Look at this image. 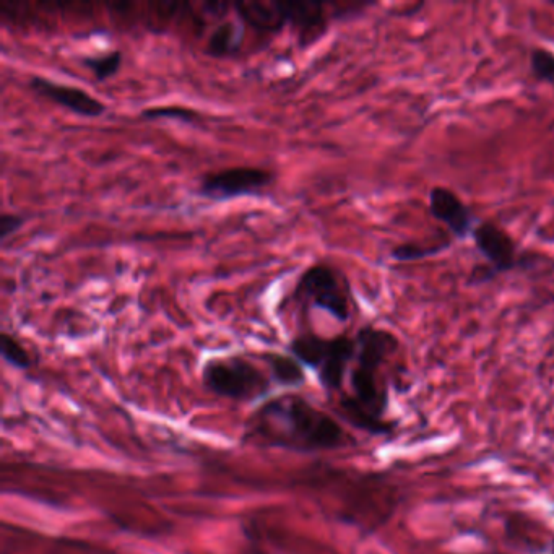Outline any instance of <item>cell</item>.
<instances>
[{"label":"cell","instance_id":"7c38bea8","mask_svg":"<svg viewBox=\"0 0 554 554\" xmlns=\"http://www.w3.org/2000/svg\"><path fill=\"white\" fill-rule=\"evenodd\" d=\"M262 360L269 364L273 382L280 386L299 387L306 382V371L295 356L270 351L262 355Z\"/></svg>","mask_w":554,"mask_h":554},{"label":"cell","instance_id":"4fadbf2b","mask_svg":"<svg viewBox=\"0 0 554 554\" xmlns=\"http://www.w3.org/2000/svg\"><path fill=\"white\" fill-rule=\"evenodd\" d=\"M243 44V31L239 30L238 25L233 22H223L212 31L208 36L207 51L208 56L228 57L233 56Z\"/></svg>","mask_w":554,"mask_h":554},{"label":"cell","instance_id":"6da1fadb","mask_svg":"<svg viewBox=\"0 0 554 554\" xmlns=\"http://www.w3.org/2000/svg\"><path fill=\"white\" fill-rule=\"evenodd\" d=\"M247 441L298 452L335 451L348 436L334 416L299 395L269 400L246 421Z\"/></svg>","mask_w":554,"mask_h":554},{"label":"cell","instance_id":"277c9868","mask_svg":"<svg viewBox=\"0 0 554 554\" xmlns=\"http://www.w3.org/2000/svg\"><path fill=\"white\" fill-rule=\"evenodd\" d=\"M293 298L298 303L324 309L337 321L347 322L350 319L353 303L350 283L332 265L319 262L304 269L296 282Z\"/></svg>","mask_w":554,"mask_h":554},{"label":"cell","instance_id":"d6986e66","mask_svg":"<svg viewBox=\"0 0 554 554\" xmlns=\"http://www.w3.org/2000/svg\"><path fill=\"white\" fill-rule=\"evenodd\" d=\"M26 223L25 215L20 213H4L0 217V241L5 243L7 239L12 238L13 234L22 230L23 225Z\"/></svg>","mask_w":554,"mask_h":554},{"label":"cell","instance_id":"8992f818","mask_svg":"<svg viewBox=\"0 0 554 554\" xmlns=\"http://www.w3.org/2000/svg\"><path fill=\"white\" fill-rule=\"evenodd\" d=\"M275 181V173L260 166H231L202 176L199 194L205 199L225 202L243 195H259Z\"/></svg>","mask_w":554,"mask_h":554},{"label":"cell","instance_id":"ac0fdd59","mask_svg":"<svg viewBox=\"0 0 554 554\" xmlns=\"http://www.w3.org/2000/svg\"><path fill=\"white\" fill-rule=\"evenodd\" d=\"M143 119L153 121V119H178L182 122H195L199 117L197 113L189 108L181 106H160V108H148L142 113Z\"/></svg>","mask_w":554,"mask_h":554},{"label":"cell","instance_id":"52a82bcc","mask_svg":"<svg viewBox=\"0 0 554 554\" xmlns=\"http://www.w3.org/2000/svg\"><path fill=\"white\" fill-rule=\"evenodd\" d=\"M28 87L31 91H35L36 95L59 104L77 116L100 117L108 109L100 98L90 95L87 90L74 87L69 83L54 82L41 75H33L28 82Z\"/></svg>","mask_w":554,"mask_h":554},{"label":"cell","instance_id":"5b68a950","mask_svg":"<svg viewBox=\"0 0 554 554\" xmlns=\"http://www.w3.org/2000/svg\"><path fill=\"white\" fill-rule=\"evenodd\" d=\"M472 238L478 254L485 259L486 264L475 265L468 280L470 285H485L503 273L525 269L530 265L529 259L520 254L511 234L494 221H478Z\"/></svg>","mask_w":554,"mask_h":554},{"label":"cell","instance_id":"2e32d148","mask_svg":"<svg viewBox=\"0 0 554 554\" xmlns=\"http://www.w3.org/2000/svg\"><path fill=\"white\" fill-rule=\"evenodd\" d=\"M0 355L4 358L5 363H9L12 368L22 369V371L31 368V364H33L28 350L18 342V338L13 337L9 332L0 334Z\"/></svg>","mask_w":554,"mask_h":554},{"label":"cell","instance_id":"3957f363","mask_svg":"<svg viewBox=\"0 0 554 554\" xmlns=\"http://www.w3.org/2000/svg\"><path fill=\"white\" fill-rule=\"evenodd\" d=\"M202 382L212 394L251 402L269 394L270 379L244 356L212 358L204 364Z\"/></svg>","mask_w":554,"mask_h":554},{"label":"cell","instance_id":"ffe728a7","mask_svg":"<svg viewBox=\"0 0 554 554\" xmlns=\"http://www.w3.org/2000/svg\"><path fill=\"white\" fill-rule=\"evenodd\" d=\"M550 554H554V537H553V540H551V553Z\"/></svg>","mask_w":554,"mask_h":554},{"label":"cell","instance_id":"8fae6325","mask_svg":"<svg viewBox=\"0 0 554 554\" xmlns=\"http://www.w3.org/2000/svg\"><path fill=\"white\" fill-rule=\"evenodd\" d=\"M327 348H329V338L312 334V332L296 335L288 343V350H290L291 355L295 356L296 360L303 366H309V368L316 369V371L321 368Z\"/></svg>","mask_w":554,"mask_h":554},{"label":"cell","instance_id":"30bf717a","mask_svg":"<svg viewBox=\"0 0 554 554\" xmlns=\"http://www.w3.org/2000/svg\"><path fill=\"white\" fill-rule=\"evenodd\" d=\"M239 17L243 18L247 25L254 26L257 30L278 31L288 23L286 17V4H260V2H246L236 5Z\"/></svg>","mask_w":554,"mask_h":554},{"label":"cell","instance_id":"7a4b0ae2","mask_svg":"<svg viewBox=\"0 0 554 554\" xmlns=\"http://www.w3.org/2000/svg\"><path fill=\"white\" fill-rule=\"evenodd\" d=\"M355 340V368L350 376L353 395L340 400V412L364 433L386 436L394 431L395 425L386 420L389 392L379 382V371L399 350V338L390 330L364 325Z\"/></svg>","mask_w":554,"mask_h":554},{"label":"cell","instance_id":"9a60e30c","mask_svg":"<svg viewBox=\"0 0 554 554\" xmlns=\"http://www.w3.org/2000/svg\"><path fill=\"white\" fill-rule=\"evenodd\" d=\"M451 247L449 243L433 244V246H423V244L405 243L395 246L390 251V257L395 262L405 264V262H415V260H425L429 257L439 256L442 252Z\"/></svg>","mask_w":554,"mask_h":554},{"label":"cell","instance_id":"5bb4252c","mask_svg":"<svg viewBox=\"0 0 554 554\" xmlns=\"http://www.w3.org/2000/svg\"><path fill=\"white\" fill-rule=\"evenodd\" d=\"M122 59H124L122 51L111 49V51L101 52V54H96V56L82 57L80 62H82L85 69L90 70L98 82H103V80H108V78L113 77V75L119 72Z\"/></svg>","mask_w":554,"mask_h":554},{"label":"cell","instance_id":"ba28073f","mask_svg":"<svg viewBox=\"0 0 554 554\" xmlns=\"http://www.w3.org/2000/svg\"><path fill=\"white\" fill-rule=\"evenodd\" d=\"M429 212L434 220L441 221L451 231L455 239L462 241L472 238L478 225L472 208L449 187L434 186L429 191Z\"/></svg>","mask_w":554,"mask_h":554},{"label":"cell","instance_id":"e0dca14e","mask_svg":"<svg viewBox=\"0 0 554 554\" xmlns=\"http://www.w3.org/2000/svg\"><path fill=\"white\" fill-rule=\"evenodd\" d=\"M530 72L538 82L554 85V52L533 48L530 52Z\"/></svg>","mask_w":554,"mask_h":554},{"label":"cell","instance_id":"9c48e42d","mask_svg":"<svg viewBox=\"0 0 554 554\" xmlns=\"http://www.w3.org/2000/svg\"><path fill=\"white\" fill-rule=\"evenodd\" d=\"M355 356V337L343 334L329 338V348L325 353L324 361H322L321 368L317 369V377H319L321 386L329 392L342 389L348 364L355 360Z\"/></svg>","mask_w":554,"mask_h":554}]
</instances>
